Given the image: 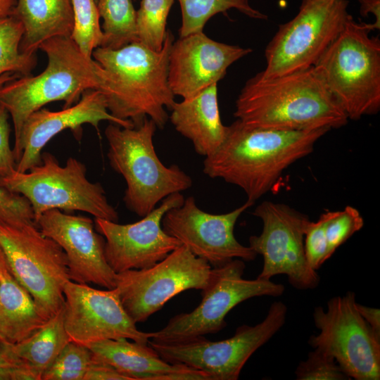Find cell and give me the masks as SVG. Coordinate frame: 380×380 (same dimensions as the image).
I'll use <instances>...</instances> for the list:
<instances>
[{"label":"cell","mask_w":380,"mask_h":380,"mask_svg":"<svg viewBox=\"0 0 380 380\" xmlns=\"http://www.w3.org/2000/svg\"><path fill=\"white\" fill-rule=\"evenodd\" d=\"M329 130L264 129L236 119L227 126L221 146L205 157L203 172L239 186L254 203L270 191L289 167L311 153L315 143Z\"/></svg>","instance_id":"cell-1"},{"label":"cell","mask_w":380,"mask_h":380,"mask_svg":"<svg viewBox=\"0 0 380 380\" xmlns=\"http://www.w3.org/2000/svg\"><path fill=\"white\" fill-rule=\"evenodd\" d=\"M327 212L322 213L316 222L308 224L304 237V251L308 263L314 270H317L330 258L325 234Z\"/></svg>","instance_id":"cell-34"},{"label":"cell","mask_w":380,"mask_h":380,"mask_svg":"<svg viewBox=\"0 0 380 380\" xmlns=\"http://www.w3.org/2000/svg\"><path fill=\"white\" fill-rule=\"evenodd\" d=\"M156 128L146 118L133 127L111 123L105 129L109 164L126 182L124 203L141 217L169 195L192 185L191 178L178 165L166 166L159 159L153 140Z\"/></svg>","instance_id":"cell-6"},{"label":"cell","mask_w":380,"mask_h":380,"mask_svg":"<svg viewBox=\"0 0 380 380\" xmlns=\"http://www.w3.org/2000/svg\"><path fill=\"white\" fill-rule=\"evenodd\" d=\"M36 225L64 251L70 280L115 288L116 273L106 260L105 239L91 218L52 209L43 213Z\"/></svg>","instance_id":"cell-19"},{"label":"cell","mask_w":380,"mask_h":380,"mask_svg":"<svg viewBox=\"0 0 380 380\" xmlns=\"http://www.w3.org/2000/svg\"><path fill=\"white\" fill-rule=\"evenodd\" d=\"M253 202L247 200L242 205L223 214L203 211L193 196L184 199L182 205L167 210L162 219V227L177 239L195 256L211 267L222 266L233 259L253 260L257 254L241 244L234 234L240 215Z\"/></svg>","instance_id":"cell-15"},{"label":"cell","mask_w":380,"mask_h":380,"mask_svg":"<svg viewBox=\"0 0 380 380\" xmlns=\"http://www.w3.org/2000/svg\"><path fill=\"white\" fill-rule=\"evenodd\" d=\"M23 33L22 23L13 15L0 20V85L13 77L6 73L29 75L37 65L36 53L20 49Z\"/></svg>","instance_id":"cell-27"},{"label":"cell","mask_w":380,"mask_h":380,"mask_svg":"<svg viewBox=\"0 0 380 380\" xmlns=\"http://www.w3.org/2000/svg\"><path fill=\"white\" fill-rule=\"evenodd\" d=\"M360 4V13L363 17L369 13L374 15L375 21L372 23L374 30L380 28V0H358Z\"/></svg>","instance_id":"cell-40"},{"label":"cell","mask_w":380,"mask_h":380,"mask_svg":"<svg viewBox=\"0 0 380 380\" xmlns=\"http://www.w3.org/2000/svg\"><path fill=\"white\" fill-rule=\"evenodd\" d=\"M252 52L215 41L203 32L179 37L169 55L168 83L175 96L189 99L222 79L227 68Z\"/></svg>","instance_id":"cell-20"},{"label":"cell","mask_w":380,"mask_h":380,"mask_svg":"<svg viewBox=\"0 0 380 380\" xmlns=\"http://www.w3.org/2000/svg\"><path fill=\"white\" fill-rule=\"evenodd\" d=\"M372 25L349 15L344 27L314 68L346 114L359 120L380 108V40Z\"/></svg>","instance_id":"cell-5"},{"label":"cell","mask_w":380,"mask_h":380,"mask_svg":"<svg viewBox=\"0 0 380 380\" xmlns=\"http://www.w3.org/2000/svg\"><path fill=\"white\" fill-rule=\"evenodd\" d=\"M30 293L10 272L0 249V340L16 344L46 322Z\"/></svg>","instance_id":"cell-23"},{"label":"cell","mask_w":380,"mask_h":380,"mask_svg":"<svg viewBox=\"0 0 380 380\" xmlns=\"http://www.w3.org/2000/svg\"><path fill=\"white\" fill-rule=\"evenodd\" d=\"M63 293L64 327L70 341L85 346L122 338L148 343L151 332L137 328L125 310L116 288L100 290L69 280Z\"/></svg>","instance_id":"cell-16"},{"label":"cell","mask_w":380,"mask_h":380,"mask_svg":"<svg viewBox=\"0 0 380 380\" xmlns=\"http://www.w3.org/2000/svg\"><path fill=\"white\" fill-rule=\"evenodd\" d=\"M211 271L208 262L182 245L150 267L117 273L115 288L128 315L141 323L175 296L204 289Z\"/></svg>","instance_id":"cell-13"},{"label":"cell","mask_w":380,"mask_h":380,"mask_svg":"<svg viewBox=\"0 0 380 380\" xmlns=\"http://www.w3.org/2000/svg\"><path fill=\"white\" fill-rule=\"evenodd\" d=\"M12 15L23 25L20 49L26 53H35L50 38L70 37L73 30L71 0H17Z\"/></svg>","instance_id":"cell-24"},{"label":"cell","mask_w":380,"mask_h":380,"mask_svg":"<svg viewBox=\"0 0 380 380\" xmlns=\"http://www.w3.org/2000/svg\"><path fill=\"white\" fill-rule=\"evenodd\" d=\"M180 193L169 195L142 219L121 224L101 218L94 219L95 229L105 239V255L117 274L129 270L151 267L182 246L162 227V219L171 208L182 205Z\"/></svg>","instance_id":"cell-17"},{"label":"cell","mask_w":380,"mask_h":380,"mask_svg":"<svg viewBox=\"0 0 380 380\" xmlns=\"http://www.w3.org/2000/svg\"><path fill=\"white\" fill-rule=\"evenodd\" d=\"M0 187L29 201L35 224L43 213L52 209L79 210L95 218L118 221V213L109 203L102 185L89 181L85 165L73 157L61 165L53 154L42 152L39 165L25 172L15 170L0 178Z\"/></svg>","instance_id":"cell-7"},{"label":"cell","mask_w":380,"mask_h":380,"mask_svg":"<svg viewBox=\"0 0 380 380\" xmlns=\"http://www.w3.org/2000/svg\"><path fill=\"white\" fill-rule=\"evenodd\" d=\"M347 0H303L296 15L280 25L265 50L266 78L312 67L349 16Z\"/></svg>","instance_id":"cell-10"},{"label":"cell","mask_w":380,"mask_h":380,"mask_svg":"<svg viewBox=\"0 0 380 380\" xmlns=\"http://www.w3.org/2000/svg\"><path fill=\"white\" fill-rule=\"evenodd\" d=\"M217 84L175 101L170 108V120L175 129L192 142L198 154L205 157L221 146L227 130L220 118Z\"/></svg>","instance_id":"cell-22"},{"label":"cell","mask_w":380,"mask_h":380,"mask_svg":"<svg viewBox=\"0 0 380 380\" xmlns=\"http://www.w3.org/2000/svg\"><path fill=\"white\" fill-rule=\"evenodd\" d=\"M107 120L123 127H133L130 120L114 117L108 110L105 95L99 90L84 91L74 105L58 111L46 108L32 113L24 122L13 148L15 170L25 172L42 162V149L56 135L70 129L77 139L82 137V126L89 124L98 129Z\"/></svg>","instance_id":"cell-18"},{"label":"cell","mask_w":380,"mask_h":380,"mask_svg":"<svg viewBox=\"0 0 380 380\" xmlns=\"http://www.w3.org/2000/svg\"><path fill=\"white\" fill-rule=\"evenodd\" d=\"M9 114L0 106V178L11 174L15 170L13 149L10 146Z\"/></svg>","instance_id":"cell-37"},{"label":"cell","mask_w":380,"mask_h":380,"mask_svg":"<svg viewBox=\"0 0 380 380\" xmlns=\"http://www.w3.org/2000/svg\"><path fill=\"white\" fill-rule=\"evenodd\" d=\"M312 316L319 333L309 345L333 357L350 379H380V338L360 314L354 292L331 298L327 311L316 307Z\"/></svg>","instance_id":"cell-12"},{"label":"cell","mask_w":380,"mask_h":380,"mask_svg":"<svg viewBox=\"0 0 380 380\" xmlns=\"http://www.w3.org/2000/svg\"><path fill=\"white\" fill-rule=\"evenodd\" d=\"M84 380H130L110 365L94 355L93 360L85 374Z\"/></svg>","instance_id":"cell-38"},{"label":"cell","mask_w":380,"mask_h":380,"mask_svg":"<svg viewBox=\"0 0 380 380\" xmlns=\"http://www.w3.org/2000/svg\"><path fill=\"white\" fill-rule=\"evenodd\" d=\"M0 380H37L34 373L0 340Z\"/></svg>","instance_id":"cell-36"},{"label":"cell","mask_w":380,"mask_h":380,"mask_svg":"<svg viewBox=\"0 0 380 380\" xmlns=\"http://www.w3.org/2000/svg\"><path fill=\"white\" fill-rule=\"evenodd\" d=\"M70 341L64 327L62 308L29 338L11 346L14 354L34 373L37 380H41L43 373Z\"/></svg>","instance_id":"cell-25"},{"label":"cell","mask_w":380,"mask_h":380,"mask_svg":"<svg viewBox=\"0 0 380 380\" xmlns=\"http://www.w3.org/2000/svg\"><path fill=\"white\" fill-rule=\"evenodd\" d=\"M234 115L250 127L286 131L340 128L349 120L314 66L270 78L258 72L241 89Z\"/></svg>","instance_id":"cell-2"},{"label":"cell","mask_w":380,"mask_h":380,"mask_svg":"<svg viewBox=\"0 0 380 380\" xmlns=\"http://www.w3.org/2000/svg\"><path fill=\"white\" fill-rule=\"evenodd\" d=\"M99 360L130 380H209L204 373L163 360L148 343L122 338L99 341L87 346Z\"/></svg>","instance_id":"cell-21"},{"label":"cell","mask_w":380,"mask_h":380,"mask_svg":"<svg viewBox=\"0 0 380 380\" xmlns=\"http://www.w3.org/2000/svg\"><path fill=\"white\" fill-rule=\"evenodd\" d=\"M174 37L167 30L163 48L150 49L139 42L120 49L97 47L94 59L113 77V96L107 101L109 112L115 118L130 120L134 126L146 118L163 129L175 102L168 83V62Z\"/></svg>","instance_id":"cell-4"},{"label":"cell","mask_w":380,"mask_h":380,"mask_svg":"<svg viewBox=\"0 0 380 380\" xmlns=\"http://www.w3.org/2000/svg\"><path fill=\"white\" fill-rule=\"evenodd\" d=\"M74 25L71 39L87 57L92 58L95 49L101 46L103 32L100 16L94 0H71Z\"/></svg>","instance_id":"cell-30"},{"label":"cell","mask_w":380,"mask_h":380,"mask_svg":"<svg viewBox=\"0 0 380 380\" xmlns=\"http://www.w3.org/2000/svg\"><path fill=\"white\" fill-rule=\"evenodd\" d=\"M0 249L15 279L30 293L46 320L64 304L63 289L70 280L63 248L44 236L36 224L0 222Z\"/></svg>","instance_id":"cell-8"},{"label":"cell","mask_w":380,"mask_h":380,"mask_svg":"<svg viewBox=\"0 0 380 380\" xmlns=\"http://www.w3.org/2000/svg\"><path fill=\"white\" fill-rule=\"evenodd\" d=\"M94 1L97 3V1H98V0H94Z\"/></svg>","instance_id":"cell-42"},{"label":"cell","mask_w":380,"mask_h":380,"mask_svg":"<svg viewBox=\"0 0 380 380\" xmlns=\"http://www.w3.org/2000/svg\"><path fill=\"white\" fill-rule=\"evenodd\" d=\"M182 11L179 37L203 32L210 18L220 13L235 8L255 19L266 20L267 16L253 8L249 0H177Z\"/></svg>","instance_id":"cell-28"},{"label":"cell","mask_w":380,"mask_h":380,"mask_svg":"<svg viewBox=\"0 0 380 380\" xmlns=\"http://www.w3.org/2000/svg\"><path fill=\"white\" fill-rule=\"evenodd\" d=\"M287 308L281 301L270 307L265 318L254 325H241L234 336L218 341L204 336L171 343L148 341L165 361L183 365L206 374L210 380H236L250 357L283 327Z\"/></svg>","instance_id":"cell-11"},{"label":"cell","mask_w":380,"mask_h":380,"mask_svg":"<svg viewBox=\"0 0 380 380\" xmlns=\"http://www.w3.org/2000/svg\"><path fill=\"white\" fill-rule=\"evenodd\" d=\"M96 4L103 20L101 47L117 49L138 42L137 11L130 0H98Z\"/></svg>","instance_id":"cell-26"},{"label":"cell","mask_w":380,"mask_h":380,"mask_svg":"<svg viewBox=\"0 0 380 380\" xmlns=\"http://www.w3.org/2000/svg\"><path fill=\"white\" fill-rule=\"evenodd\" d=\"M0 222L12 224H36L32 207L23 196L0 187Z\"/></svg>","instance_id":"cell-35"},{"label":"cell","mask_w":380,"mask_h":380,"mask_svg":"<svg viewBox=\"0 0 380 380\" xmlns=\"http://www.w3.org/2000/svg\"><path fill=\"white\" fill-rule=\"evenodd\" d=\"M244 270L243 261L238 258L213 267L209 282L201 290L199 305L190 312L172 317L160 330L151 332V341L171 343L217 333L226 327L227 313L243 301L257 296L283 294V284L258 277L243 279Z\"/></svg>","instance_id":"cell-9"},{"label":"cell","mask_w":380,"mask_h":380,"mask_svg":"<svg viewBox=\"0 0 380 380\" xmlns=\"http://www.w3.org/2000/svg\"><path fill=\"white\" fill-rule=\"evenodd\" d=\"M39 49L47 57L41 73L13 77L0 85V106L12 119L15 140L27 118L49 103L62 101L65 108L89 89L101 91L108 101L115 90L110 75L86 56L70 37L50 38Z\"/></svg>","instance_id":"cell-3"},{"label":"cell","mask_w":380,"mask_h":380,"mask_svg":"<svg viewBox=\"0 0 380 380\" xmlns=\"http://www.w3.org/2000/svg\"><path fill=\"white\" fill-rule=\"evenodd\" d=\"M17 0H0V20L12 15Z\"/></svg>","instance_id":"cell-41"},{"label":"cell","mask_w":380,"mask_h":380,"mask_svg":"<svg viewBox=\"0 0 380 380\" xmlns=\"http://www.w3.org/2000/svg\"><path fill=\"white\" fill-rule=\"evenodd\" d=\"M357 308L363 319L370 327L376 336L380 338V310L357 303Z\"/></svg>","instance_id":"cell-39"},{"label":"cell","mask_w":380,"mask_h":380,"mask_svg":"<svg viewBox=\"0 0 380 380\" xmlns=\"http://www.w3.org/2000/svg\"><path fill=\"white\" fill-rule=\"evenodd\" d=\"M364 225V220L359 210L350 205L342 210L327 211L325 234L329 258Z\"/></svg>","instance_id":"cell-32"},{"label":"cell","mask_w":380,"mask_h":380,"mask_svg":"<svg viewBox=\"0 0 380 380\" xmlns=\"http://www.w3.org/2000/svg\"><path fill=\"white\" fill-rule=\"evenodd\" d=\"M93 357V352L87 346L70 341L41 380H84Z\"/></svg>","instance_id":"cell-31"},{"label":"cell","mask_w":380,"mask_h":380,"mask_svg":"<svg viewBox=\"0 0 380 380\" xmlns=\"http://www.w3.org/2000/svg\"><path fill=\"white\" fill-rule=\"evenodd\" d=\"M295 374L298 380L350 379L333 357L317 348L299 363Z\"/></svg>","instance_id":"cell-33"},{"label":"cell","mask_w":380,"mask_h":380,"mask_svg":"<svg viewBox=\"0 0 380 380\" xmlns=\"http://www.w3.org/2000/svg\"><path fill=\"white\" fill-rule=\"evenodd\" d=\"M253 215L262 222L260 234L249 238V247L263 258L257 277L270 280L284 274L297 289H315L320 279L308 263L304 251L308 217L287 205L268 201L259 204Z\"/></svg>","instance_id":"cell-14"},{"label":"cell","mask_w":380,"mask_h":380,"mask_svg":"<svg viewBox=\"0 0 380 380\" xmlns=\"http://www.w3.org/2000/svg\"><path fill=\"white\" fill-rule=\"evenodd\" d=\"M175 0H142L137 11L138 42L151 50L162 49L167 33L166 24Z\"/></svg>","instance_id":"cell-29"}]
</instances>
